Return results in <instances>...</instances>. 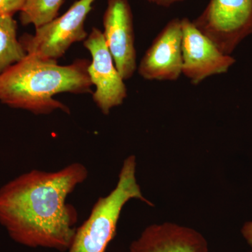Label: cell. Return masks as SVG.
Returning <instances> with one entry per match:
<instances>
[{
    "label": "cell",
    "instance_id": "cell-1",
    "mask_svg": "<svg viewBox=\"0 0 252 252\" xmlns=\"http://www.w3.org/2000/svg\"><path fill=\"white\" fill-rule=\"evenodd\" d=\"M88 176L81 162L56 172L32 170L18 176L0 189V224L23 246L67 252L78 220L67 199Z\"/></svg>",
    "mask_w": 252,
    "mask_h": 252
},
{
    "label": "cell",
    "instance_id": "cell-2",
    "mask_svg": "<svg viewBox=\"0 0 252 252\" xmlns=\"http://www.w3.org/2000/svg\"><path fill=\"white\" fill-rule=\"evenodd\" d=\"M87 59H78L67 65L56 61L27 54L24 59L0 74V102L36 115L56 110L70 114L67 106L54 98L61 93L91 94Z\"/></svg>",
    "mask_w": 252,
    "mask_h": 252
},
{
    "label": "cell",
    "instance_id": "cell-3",
    "mask_svg": "<svg viewBox=\"0 0 252 252\" xmlns=\"http://www.w3.org/2000/svg\"><path fill=\"white\" fill-rule=\"evenodd\" d=\"M136 167L135 156L126 158L115 188L94 203L87 220L76 229L67 252H106L115 236L123 208L129 200L137 199L153 206L144 198L137 183Z\"/></svg>",
    "mask_w": 252,
    "mask_h": 252
},
{
    "label": "cell",
    "instance_id": "cell-4",
    "mask_svg": "<svg viewBox=\"0 0 252 252\" xmlns=\"http://www.w3.org/2000/svg\"><path fill=\"white\" fill-rule=\"evenodd\" d=\"M95 0H77L61 16L37 28L34 34H24L20 41L27 54L56 61L73 44L85 40V22Z\"/></svg>",
    "mask_w": 252,
    "mask_h": 252
},
{
    "label": "cell",
    "instance_id": "cell-5",
    "mask_svg": "<svg viewBox=\"0 0 252 252\" xmlns=\"http://www.w3.org/2000/svg\"><path fill=\"white\" fill-rule=\"evenodd\" d=\"M193 23L225 55L252 34V0H210Z\"/></svg>",
    "mask_w": 252,
    "mask_h": 252
},
{
    "label": "cell",
    "instance_id": "cell-6",
    "mask_svg": "<svg viewBox=\"0 0 252 252\" xmlns=\"http://www.w3.org/2000/svg\"><path fill=\"white\" fill-rule=\"evenodd\" d=\"M84 46L92 57L88 73L93 86H95L93 99L102 114L108 115L112 109L124 103L127 95V88L116 67L102 31L93 28L84 41Z\"/></svg>",
    "mask_w": 252,
    "mask_h": 252
},
{
    "label": "cell",
    "instance_id": "cell-7",
    "mask_svg": "<svg viewBox=\"0 0 252 252\" xmlns=\"http://www.w3.org/2000/svg\"><path fill=\"white\" fill-rule=\"evenodd\" d=\"M182 29V74L195 85L207 78L224 74L236 61L222 53L193 21L181 19Z\"/></svg>",
    "mask_w": 252,
    "mask_h": 252
},
{
    "label": "cell",
    "instance_id": "cell-8",
    "mask_svg": "<svg viewBox=\"0 0 252 252\" xmlns=\"http://www.w3.org/2000/svg\"><path fill=\"white\" fill-rule=\"evenodd\" d=\"M103 35L116 67L124 81L137 69L133 16L128 0H107Z\"/></svg>",
    "mask_w": 252,
    "mask_h": 252
},
{
    "label": "cell",
    "instance_id": "cell-9",
    "mask_svg": "<svg viewBox=\"0 0 252 252\" xmlns=\"http://www.w3.org/2000/svg\"><path fill=\"white\" fill-rule=\"evenodd\" d=\"M182 29L180 18L165 25L146 51L137 67L149 81L177 80L182 74Z\"/></svg>",
    "mask_w": 252,
    "mask_h": 252
},
{
    "label": "cell",
    "instance_id": "cell-10",
    "mask_svg": "<svg viewBox=\"0 0 252 252\" xmlns=\"http://www.w3.org/2000/svg\"><path fill=\"white\" fill-rule=\"evenodd\" d=\"M206 239L197 230L176 223L146 228L130 245L129 252H208Z\"/></svg>",
    "mask_w": 252,
    "mask_h": 252
},
{
    "label": "cell",
    "instance_id": "cell-11",
    "mask_svg": "<svg viewBox=\"0 0 252 252\" xmlns=\"http://www.w3.org/2000/svg\"><path fill=\"white\" fill-rule=\"evenodd\" d=\"M17 22L13 16H0V74L27 56L17 39Z\"/></svg>",
    "mask_w": 252,
    "mask_h": 252
},
{
    "label": "cell",
    "instance_id": "cell-12",
    "mask_svg": "<svg viewBox=\"0 0 252 252\" xmlns=\"http://www.w3.org/2000/svg\"><path fill=\"white\" fill-rule=\"evenodd\" d=\"M64 0H26L20 11L23 26L33 25L35 29L47 24L59 16Z\"/></svg>",
    "mask_w": 252,
    "mask_h": 252
},
{
    "label": "cell",
    "instance_id": "cell-13",
    "mask_svg": "<svg viewBox=\"0 0 252 252\" xmlns=\"http://www.w3.org/2000/svg\"><path fill=\"white\" fill-rule=\"evenodd\" d=\"M26 0H0V16H14L21 11Z\"/></svg>",
    "mask_w": 252,
    "mask_h": 252
},
{
    "label": "cell",
    "instance_id": "cell-14",
    "mask_svg": "<svg viewBox=\"0 0 252 252\" xmlns=\"http://www.w3.org/2000/svg\"><path fill=\"white\" fill-rule=\"evenodd\" d=\"M241 233L247 243L252 248V220L244 224L241 229Z\"/></svg>",
    "mask_w": 252,
    "mask_h": 252
},
{
    "label": "cell",
    "instance_id": "cell-15",
    "mask_svg": "<svg viewBox=\"0 0 252 252\" xmlns=\"http://www.w3.org/2000/svg\"><path fill=\"white\" fill-rule=\"evenodd\" d=\"M149 3L157 5V6H162V7H169L176 3L180 2L184 0H146Z\"/></svg>",
    "mask_w": 252,
    "mask_h": 252
},
{
    "label": "cell",
    "instance_id": "cell-16",
    "mask_svg": "<svg viewBox=\"0 0 252 252\" xmlns=\"http://www.w3.org/2000/svg\"><path fill=\"white\" fill-rule=\"evenodd\" d=\"M252 252V251H251V252Z\"/></svg>",
    "mask_w": 252,
    "mask_h": 252
}]
</instances>
